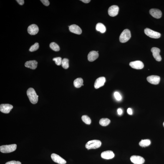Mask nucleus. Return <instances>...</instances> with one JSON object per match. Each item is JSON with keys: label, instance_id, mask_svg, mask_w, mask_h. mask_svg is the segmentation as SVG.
<instances>
[{"label": "nucleus", "instance_id": "1", "mask_svg": "<svg viewBox=\"0 0 164 164\" xmlns=\"http://www.w3.org/2000/svg\"><path fill=\"white\" fill-rule=\"evenodd\" d=\"M27 95L30 101L33 104H36L38 101V96L37 95L35 91L32 88H30L27 91Z\"/></svg>", "mask_w": 164, "mask_h": 164}, {"label": "nucleus", "instance_id": "2", "mask_svg": "<svg viewBox=\"0 0 164 164\" xmlns=\"http://www.w3.org/2000/svg\"><path fill=\"white\" fill-rule=\"evenodd\" d=\"M17 147L16 144L3 145L0 147V151L2 153H8L14 152Z\"/></svg>", "mask_w": 164, "mask_h": 164}, {"label": "nucleus", "instance_id": "3", "mask_svg": "<svg viewBox=\"0 0 164 164\" xmlns=\"http://www.w3.org/2000/svg\"><path fill=\"white\" fill-rule=\"evenodd\" d=\"M101 144V142L100 140H93L88 142L86 144L85 147L88 150L96 149L100 147Z\"/></svg>", "mask_w": 164, "mask_h": 164}, {"label": "nucleus", "instance_id": "4", "mask_svg": "<svg viewBox=\"0 0 164 164\" xmlns=\"http://www.w3.org/2000/svg\"><path fill=\"white\" fill-rule=\"evenodd\" d=\"M131 37L130 31L129 29H126L122 31L120 36V41L121 42L124 43L128 41Z\"/></svg>", "mask_w": 164, "mask_h": 164}, {"label": "nucleus", "instance_id": "5", "mask_svg": "<svg viewBox=\"0 0 164 164\" xmlns=\"http://www.w3.org/2000/svg\"><path fill=\"white\" fill-rule=\"evenodd\" d=\"M144 33L147 36L153 38L158 39L161 36L160 33L154 31L148 28H146L144 30Z\"/></svg>", "mask_w": 164, "mask_h": 164}, {"label": "nucleus", "instance_id": "6", "mask_svg": "<svg viewBox=\"0 0 164 164\" xmlns=\"http://www.w3.org/2000/svg\"><path fill=\"white\" fill-rule=\"evenodd\" d=\"M51 157L52 160L55 163L59 164H65L66 163L65 160L57 154L52 153L51 155Z\"/></svg>", "mask_w": 164, "mask_h": 164}, {"label": "nucleus", "instance_id": "7", "mask_svg": "<svg viewBox=\"0 0 164 164\" xmlns=\"http://www.w3.org/2000/svg\"><path fill=\"white\" fill-rule=\"evenodd\" d=\"M12 105L9 104H2L0 105V111L4 113L8 114L9 113L13 108Z\"/></svg>", "mask_w": 164, "mask_h": 164}, {"label": "nucleus", "instance_id": "8", "mask_svg": "<svg viewBox=\"0 0 164 164\" xmlns=\"http://www.w3.org/2000/svg\"><path fill=\"white\" fill-rule=\"evenodd\" d=\"M130 160L132 163L135 164H142L145 162L143 157L139 156L133 155L130 157Z\"/></svg>", "mask_w": 164, "mask_h": 164}, {"label": "nucleus", "instance_id": "9", "mask_svg": "<svg viewBox=\"0 0 164 164\" xmlns=\"http://www.w3.org/2000/svg\"><path fill=\"white\" fill-rule=\"evenodd\" d=\"M151 51L156 60L158 62L161 61L162 59L160 54V50L159 49L156 47H153L152 48Z\"/></svg>", "mask_w": 164, "mask_h": 164}, {"label": "nucleus", "instance_id": "10", "mask_svg": "<svg viewBox=\"0 0 164 164\" xmlns=\"http://www.w3.org/2000/svg\"><path fill=\"white\" fill-rule=\"evenodd\" d=\"M160 80V77L157 75H151L149 76L147 78V80L150 83L155 84H157L159 83Z\"/></svg>", "mask_w": 164, "mask_h": 164}, {"label": "nucleus", "instance_id": "11", "mask_svg": "<svg viewBox=\"0 0 164 164\" xmlns=\"http://www.w3.org/2000/svg\"><path fill=\"white\" fill-rule=\"evenodd\" d=\"M119 7L117 5H113L111 6L108 9V14L109 15L114 17L118 14L119 11Z\"/></svg>", "mask_w": 164, "mask_h": 164}, {"label": "nucleus", "instance_id": "12", "mask_svg": "<svg viewBox=\"0 0 164 164\" xmlns=\"http://www.w3.org/2000/svg\"><path fill=\"white\" fill-rule=\"evenodd\" d=\"M39 30L38 27L35 24L31 25L27 28L28 32L31 35H35L37 34Z\"/></svg>", "mask_w": 164, "mask_h": 164}, {"label": "nucleus", "instance_id": "13", "mask_svg": "<svg viewBox=\"0 0 164 164\" xmlns=\"http://www.w3.org/2000/svg\"><path fill=\"white\" fill-rule=\"evenodd\" d=\"M130 65L132 68L136 69H142L144 67L143 63L140 61H137L130 62Z\"/></svg>", "mask_w": 164, "mask_h": 164}, {"label": "nucleus", "instance_id": "14", "mask_svg": "<svg viewBox=\"0 0 164 164\" xmlns=\"http://www.w3.org/2000/svg\"><path fill=\"white\" fill-rule=\"evenodd\" d=\"M105 81V77H102L98 78L95 81L94 84V87L96 89L99 88L104 85Z\"/></svg>", "mask_w": 164, "mask_h": 164}, {"label": "nucleus", "instance_id": "15", "mask_svg": "<svg viewBox=\"0 0 164 164\" xmlns=\"http://www.w3.org/2000/svg\"><path fill=\"white\" fill-rule=\"evenodd\" d=\"M114 156L115 155L113 152L110 150L104 151L101 154V157L102 158L105 159H110L113 158Z\"/></svg>", "mask_w": 164, "mask_h": 164}, {"label": "nucleus", "instance_id": "16", "mask_svg": "<svg viewBox=\"0 0 164 164\" xmlns=\"http://www.w3.org/2000/svg\"><path fill=\"white\" fill-rule=\"evenodd\" d=\"M69 30L70 32L77 34H81L82 33V30L78 26L73 24L69 26Z\"/></svg>", "mask_w": 164, "mask_h": 164}, {"label": "nucleus", "instance_id": "17", "mask_svg": "<svg viewBox=\"0 0 164 164\" xmlns=\"http://www.w3.org/2000/svg\"><path fill=\"white\" fill-rule=\"evenodd\" d=\"M150 13L152 16L157 19H159L162 15L161 11L158 9H151L150 10Z\"/></svg>", "mask_w": 164, "mask_h": 164}, {"label": "nucleus", "instance_id": "18", "mask_svg": "<svg viewBox=\"0 0 164 164\" xmlns=\"http://www.w3.org/2000/svg\"><path fill=\"white\" fill-rule=\"evenodd\" d=\"M99 56L97 51H92L89 53L88 56V59L89 62H92L97 59Z\"/></svg>", "mask_w": 164, "mask_h": 164}, {"label": "nucleus", "instance_id": "19", "mask_svg": "<svg viewBox=\"0 0 164 164\" xmlns=\"http://www.w3.org/2000/svg\"><path fill=\"white\" fill-rule=\"evenodd\" d=\"M38 63L35 60L27 61L25 64V66L26 67L32 69L34 70L37 67Z\"/></svg>", "mask_w": 164, "mask_h": 164}, {"label": "nucleus", "instance_id": "20", "mask_svg": "<svg viewBox=\"0 0 164 164\" xmlns=\"http://www.w3.org/2000/svg\"><path fill=\"white\" fill-rule=\"evenodd\" d=\"M96 29L97 31L102 33H105L106 31L105 26L101 23H98L96 26Z\"/></svg>", "mask_w": 164, "mask_h": 164}, {"label": "nucleus", "instance_id": "21", "mask_svg": "<svg viewBox=\"0 0 164 164\" xmlns=\"http://www.w3.org/2000/svg\"><path fill=\"white\" fill-rule=\"evenodd\" d=\"M83 81L81 78H78L75 79L74 82V86L76 88L81 87L83 84Z\"/></svg>", "mask_w": 164, "mask_h": 164}, {"label": "nucleus", "instance_id": "22", "mask_svg": "<svg viewBox=\"0 0 164 164\" xmlns=\"http://www.w3.org/2000/svg\"><path fill=\"white\" fill-rule=\"evenodd\" d=\"M110 120L108 118H102L99 121V124L102 126H107L110 123Z\"/></svg>", "mask_w": 164, "mask_h": 164}, {"label": "nucleus", "instance_id": "23", "mask_svg": "<svg viewBox=\"0 0 164 164\" xmlns=\"http://www.w3.org/2000/svg\"><path fill=\"white\" fill-rule=\"evenodd\" d=\"M150 141L148 139L147 140H142L139 142V145L142 147L148 146L150 144Z\"/></svg>", "mask_w": 164, "mask_h": 164}, {"label": "nucleus", "instance_id": "24", "mask_svg": "<svg viewBox=\"0 0 164 164\" xmlns=\"http://www.w3.org/2000/svg\"><path fill=\"white\" fill-rule=\"evenodd\" d=\"M61 65L64 69H68L69 67V59L66 58L63 59L62 61Z\"/></svg>", "mask_w": 164, "mask_h": 164}, {"label": "nucleus", "instance_id": "25", "mask_svg": "<svg viewBox=\"0 0 164 164\" xmlns=\"http://www.w3.org/2000/svg\"><path fill=\"white\" fill-rule=\"evenodd\" d=\"M50 47L52 50L55 51H58L60 50L59 46L55 42L51 43L50 44Z\"/></svg>", "mask_w": 164, "mask_h": 164}, {"label": "nucleus", "instance_id": "26", "mask_svg": "<svg viewBox=\"0 0 164 164\" xmlns=\"http://www.w3.org/2000/svg\"><path fill=\"white\" fill-rule=\"evenodd\" d=\"M82 120L85 123L90 125L91 123V120L90 118L87 115H83L82 117Z\"/></svg>", "mask_w": 164, "mask_h": 164}, {"label": "nucleus", "instance_id": "27", "mask_svg": "<svg viewBox=\"0 0 164 164\" xmlns=\"http://www.w3.org/2000/svg\"><path fill=\"white\" fill-rule=\"evenodd\" d=\"M39 47V44L38 43H36L30 48L29 51L31 52H33V51H36L38 49Z\"/></svg>", "mask_w": 164, "mask_h": 164}, {"label": "nucleus", "instance_id": "28", "mask_svg": "<svg viewBox=\"0 0 164 164\" xmlns=\"http://www.w3.org/2000/svg\"><path fill=\"white\" fill-rule=\"evenodd\" d=\"M53 60L55 61V64L59 66L61 65L62 60L61 57H58L54 58L53 59Z\"/></svg>", "mask_w": 164, "mask_h": 164}, {"label": "nucleus", "instance_id": "29", "mask_svg": "<svg viewBox=\"0 0 164 164\" xmlns=\"http://www.w3.org/2000/svg\"><path fill=\"white\" fill-rule=\"evenodd\" d=\"M114 96L115 97L118 101H120L122 99V97L121 95L119 93V92H115L114 93Z\"/></svg>", "mask_w": 164, "mask_h": 164}, {"label": "nucleus", "instance_id": "30", "mask_svg": "<svg viewBox=\"0 0 164 164\" xmlns=\"http://www.w3.org/2000/svg\"><path fill=\"white\" fill-rule=\"evenodd\" d=\"M5 164H21V163L19 161L13 160L7 162Z\"/></svg>", "mask_w": 164, "mask_h": 164}, {"label": "nucleus", "instance_id": "31", "mask_svg": "<svg viewBox=\"0 0 164 164\" xmlns=\"http://www.w3.org/2000/svg\"><path fill=\"white\" fill-rule=\"evenodd\" d=\"M41 1L44 5L48 6L50 4L48 0H41Z\"/></svg>", "mask_w": 164, "mask_h": 164}, {"label": "nucleus", "instance_id": "32", "mask_svg": "<svg viewBox=\"0 0 164 164\" xmlns=\"http://www.w3.org/2000/svg\"><path fill=\"white\" fill-rule=\"evenodd\" d=\"M16 1L21 5H23L24 4V0H16Z\"/></svg>", "mask_w": 164, "mask_h": 164}, {"label": "nucleus", "instance_id": "33", "mask_svg": "<svg viewBox=\"0 0 164 164\" xmlns=\"http://www.w3.org/2000/svg\"><path fill=\"white\" fill-rule=\"evenodd\" d=\"M128 113L130 115H132V109L131 108H129L127 109V110Z\"/></svg>", "mask_w": 164, "mask_h": 164}, {"label": "nucleus", "instance_id": "34", "mask_svg": "<svg viewBox=\"0 0 164 164\" xmlns=\"http://www.w3.org/2000/svg\"><path fill=\"white\" fill-rule=\"evenodd\" d=\"M118 113L119 115H121L122 113V109H119L117 110Z\"/></svg>", "mask_w": 164, "mask_h": 164}, {"label": "nucleus", "instance_id": "35", "mask_svg": "<svg viewBox=\"0 0 164 164\" xmlns=\"http://www.w3.org/2000/svg\"><path fill=\"white\" fill-rule=\"evenodd\" d=\"M82 1V2L86 3V4H87V3L90 2L91 1L90 0H82V1Z\"/></svg>", "mask_w": 164, "mask_h": 164}, {"label": "nucleus", "instance_id": "36", "mask_svg": "<svg viewBox=\"0 0 164 164\" xmlns=\"http://www.w3.org/2000/svg\"><path fill=\"white\" fill-rule=\"evenodd\" d=\"M163 126L164 127V122L163 123Z\"/></svg>", "mask_w": 164, "mask_h": 164}]
</instances>
